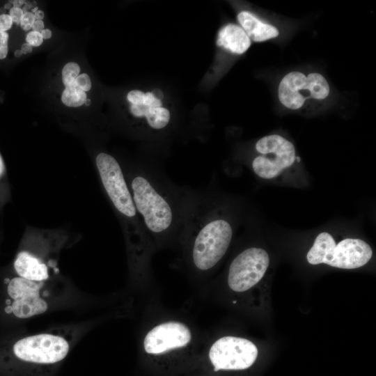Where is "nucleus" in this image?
I'll return each instance as SVG.
<instances>
[{"label": "nucleus", "mask_w": 376, "mask_h": 376, "mask_svg": "<svg viewBox=\"0 0 376 376\" xmlns=\"http://www.w3.org/2000/svg\"><path fill=\"white\" fill-rule=\"evenodd\" d=\"M130 185L132 199L152 243L178 241L191 188L179 186L155 164L134 170Z\"/></svg>", "instance_id": "1"}, {"label": "nucleus", "mask_w": 376, "mask_h": 376, "mask_svg": "<svg viewBox=\"0 0 376 376\" xmlns=\"http://www.w3.org/2000/svg\"><path fill=\"white\" fill-rule=\"evenodd\" d=\"M226 210L212 191L191 188L178 242L187 263L198 273L215 267L230 245L234 227Z\"/></svg>", "instance_id": "2"}, {"label": "nucleus", "mask_w": 376, "mask_h": 376, "mask_svg": "<svg viewBox=\"0 0 376 376\" xmlns=\"http://www.w3.org/2000/svg\"><path fill=\"white\" fill-rule=\"evenodd\" d=\"M373 256V250L365 241L358 238H346L337 244L327 232L316 237L306 254L311 265L327 264L340 269H352L363 267Z\"/></svg>", "instance_id": "3"}, {"label": "nucleus", "mask_w": 376, "mask_h": 376, "mask_svg": "<svg viewBox=\"0 0 376 376\" xmlns=\"http://www.w3.org/2000/svg\"><path fill=\"white\" fill-rule=\"evenodd\" d=\"M255 148L260 155L253 159L251 167L254 173L263 179L278 176L295 161L294 145L278 134L261 138L256 142Z\"/></svg>", "instance_id": "4"}, {"label": "nucleus", "mask_w": 376, "mask_h": 376, "mask_svg": "<svg viewBox=\"0 0 376 376\" xmlns=\"http://www.w3.org/2000/svg\"><path fill=\"white\" fill-rule=\"evenodd\" d=\"M329 94V84L319 73L306 76L300 72H291L281 79L278 88L280 102L290 109L301 108L306 100H323Z\"/></svg>", "instance_id": "5"}, {"label": "nucleus", "mask_w": 376, "mask_h": 376, "mask_svg": "<svg viewBox=\"0 0 376 376\" xmlns=\"http://www.w3.org/2000/svg\"><path fill=\"white\" fill-rule=\"evenodd\" d=\"M269 264L267 252L258 247H249L238 253L230 264L227 281L237 292L246 291L264 276Z\"/></svg>", "instance_id": "6"}, {"label": "nucleus", "mask_w": 376, "mask_h": 376, "mask_svg": "<svg viewBox=\"0 0 376 376\" xmlns=\"http://www.w3.org/2000/svg\"><path fill=\"white\" fill-rule=\"evenodd\" d=\"M258 349L248 339L227 336L217 340L209 351L214 370H240L251 367L258 357Z\"/></svg>", "instance_id": "7"}, {"label": "nucleus", "mask_w": 376, "mask_h": 376, "mask_svg": "<svg viewBox=\"0 0 376 376\" xmlns=\"http://www.w3.org/2000/svg\"><path fill=\"white\" fill-rule=\"evenodd\" d=\"M68 350L69 345L63 338L47 334L24 338L13 346L17 358L37 363L60 361L65 357Z\"/></svg>", "instance_id": "8"}, {"label": "nucleus", "mask_w": 376, "mask_h": 376, "mask_svg": "<svg viewBox=\"0 0 376 376\" xmlns=\"http://www.w3.org/2000/svg\"><path fill=\"white\" fill-rule=\"evenodd\" d=\"M189 328L180 322L170 321L151 329L143 340V347L149 354H160L187 346L191 340Z\"/></svg>", "instance_id": "9"}, {"label": "nucleus", "mask_w": 376, "mask_h": 376, "mask_svg": "<svg viewBox=\"0 0 376 376\" xmlns=\"http://www.w3.org/2000/svg\"><path fill=\"white\" fill-rule=\"evenodd\" d=\"M42 284L22 277L10 280L8 292L14 300L12 311L19 318H27L44 313L47 304L40 297V289Z\"/></svg>", "instance_id": "10"}, {"label": "nucleus", "mask_w": 376, "mask_h": 376, "mask_svg": "<svg viewBox=\"0 0 376 376\" xmlns=\"http://www.w3.org/2000/svg\"><path fill=\"white\" fill-rule=\"evenodd\" d=\"M217 45L232 53L242 54L249 48L251 40L242 28L230 24L219 31Z\"/></svg>", "instance_id": "11"}, {"label": "nucleus", "mask_w": 376, "mask_h": 376, "mask_svg": "<svg viewBox=\"0 0 376 376\" xmlns=\"http://www.w3.org/2000/svg\"><path fill=\"white\" fill-rule=\"evenodd\" d=\"M237 19L249 39L255 42L267 40L279 35L275 26L262 22L249 12H240Z\"/></svg>", "instance_id": "12"}, {"label": "nucleus", "mask_w": 376, "mask_h": 376, "mask_svg": "<svg viewBox=\"0 0 376 376\" xmlns=\"http://www.w3.org/2000/svg\"><path fill=\"white\" fill-rule=\"evenodd\" d=\"M14 267L22 278L36 282L48 279L47 266L28 252L22 251L17 255Z\"/></svg>", "instance_id": "13"}, {"label": "nucleus", "mask_w": 376, "mask_h": 376, "mask_svg": "<svg viewBox=\"0 0 376 376\" xmlns=\"http://www.w3.org/2000/svg\"><path fill=\"white\" fill-rule=\"evenodd\" d=\"M148 125L154 130H161L169 125L171 114L163 107H150L145 113Z\"/></svg>", "instance_id": "14"}, {"label": "nucleus", "mask_w": 376, "mask_h": 376, "mask_svg": "<svg viewBox=\"0 0 376 376\" xmlns=\"http://www.w3.org/2000/svg\"><path fill=\"white\" fill-rule=\"evenodd\" d=\"M86 99V92L79 88L75 83L65 86L61 96L63 103L72 107L81 106Z\"/></svg>", "instance_id": "15"}, {"label": "nucleus", "mask_w": 376, "mask_h": 376, "mask_svg": "<svg viewBox=\"0 0 376 376\" xmlns=\"http://www.w3.org/2000/svg\"><path fill=\"white\" fill-rule=\"evenodd\" d=\"M80 67L74 62L65 65L62 70V80L65 86L74 83L75 79L79 75Z\"/></svg>", "instance_id": "16"}, {"label": "nucleus", "mask_w": 376, "mask_h": 376, "mask_svg": "<svg viewBox=\"0 0 376 376\" xmlns=\"http://www.w3.org/2000/svg\"><path fill=\"white\" fill-rule=\"evenodd\" d=\"M75 84L84 92L88 91L91 86V81L89 76L83 73L79 75L74 81Z\"/></svg>", "instance_id": "17"}, {"label": "nucleus", "mask_w": 376, "mask_h": 376, "mask_svg": "<svg viewBox=\"0 0 376 376\" xmlns=\"http://www.w3.org/2000/svg\"><path fill=\"white\" fill-rule=\"evenodd\" d=\"M127 98L132 104H143L145 93L141 91L133 90L128 93Z\"/></svg>", "instance_id": "18"}, {"label": "nucleus", "mask_w": 376, "mask_h": 376, "mask_svg": "<svg viewBox=\"0 0 376 376\" xmlns=\"http://www.w3.org/2000/svg\"><path fill=\"white\" fill-rule=\"evenodd\" d=\"M26 41L32 47H38L42 43L43 38L40 33L32 31L26 35Z\"/></svg>", "instance_id": "19"}, {"label": "nucleus", "mask_w": 376, "mask_h": 376, "mask_svg": "<svg viewBox=\"0 0 376 376\" xmlns=\"http://www.w3.org/2000/svg\"><path fill=\"white\" fill-rule=\"evenodd\" d=\"M36 21L34 14L31 12L25 13L23 14L20 22V26L24 31H29L32 28V26Z\"/></svg>", "instance_id": "20"}, {"label": "nucleus", "mask_w": 376, "mask_h": 376, "mask_svg": "<svg viewBox=\"0 0 376 376\" xmlns=\"http://www.w3.org/2000/svg\"><path fill=\"white\" fill-rule=\"evenodd\" d=\"M8 38L7 32L0 33V59H3L7 56Z\"/></svg>", "instance_id": "21"}, {"label": "nucleus", "mask_w": 376, "mask_h": 376, "mask_svg": "<svg viewBox=\"0 0 376 376\" xmlns=\"http://www.w3.org/2000/svg\"><path fill=\"white\" fill-rule=\"evenodd\" d=\"M13 25V21L7 14L0 15V33L6 32L11 28Z\"/></svg>", "instance_id": "22"}, {"label": "nucleus", "mask_w": 376, "mask_h": 376, "mask_svg": "<svg viewBox=\"0 0 376 376\" xmlns=\"http://www.w3.org/2000/svg\"><path fill=\"white\" fill-rule=\"evenodd\" d=\"M149 108L144 104H132L130 111L136 117H143Z\"/></svg>", "instance_id": "23"}, {"label": "nucleus", "mask_w": 376, "mask_h": 376, "mask_svg": "<svg viewBox=\"0 0 376 376\" xmlns=\"http://www.w3.org/2000/svg\"><path fill=\"white\" fill-rule=\"evenodd\" d=\"M24 12L21 8L12 7L9 12V16L10 17L13 22L19 24Z\"/></svg>", "instance_id": "24"}, {"label": "nucleus", "mask_w": 376, "mask_h": 376, "mask_svg": "<svg viewBox=\"0 0 376 376\" xmlns=\"http://www.w3.org/2000/svg\"><path fill=\"white\" fill-rule=\"evenodd\" d=\"M45 25L42 20H36L32 26V29L33 31L41 33Z\"/></svg>", "instance_id": "25"}, {"label": "nucleus", "mask_w": 376, "mask_h": 376, "mask_svg": "<svg viewBox=\"0 0 376 376\" xmlns=\"http://www.w3.org/2000/svg\"><path fill=\"white\" fill-rule=\"evenodd\" d=\"M151 93L157 100H161L164 97L163 92L159 88L153 89Z\"/></svg>", "instance_id": "26"}, {"label": "nucleus", "mask_w": 376, "mask_h": 376, "mask_svg": "<svg viewBox=\"0 0 376 376\" xmlns=\"http://www.w3.org/2000/svg\"><path fill=\"white\" fill-rule=\"evenodd\" d=\"M33 47L27 42L24 43L21 47V52L22 54H28L32 52Z\"/></svg>", "instance_id": "27"}, {"label": "nucleus", "mask_w": 376, "mask_h": 376, "mask_svg": "<svg viewBox=\"0 0 376 376\" xmlns=\"http://www.w3.org/2000/svg\"><path fill=\"white\" fill-rule=\"evenodd\" d=\"M40 33L43 39H49L52 37V31L48 29H44Z\"/></svg>", "instance_id": "28"}, {"label": "nucleus", "mask_w": 376, "mask_h": 376, "mask_svg": "<svg viewBox=\"0 0 376 376\" xmlns=\"http://www.w3.org/2000/svg\"><path fill=\"white\" fill-rule=\"evenodd\" d=\"M34 16L36 20H42L45 17V14L42 10H38L34 13Z\"/></svg>", "instance_id": "29"}, {"label": "nucleus", "mask_w": 376, "mask_h": 376, "mask_svg": "<svg viewBox=\"0 0 376 376\" xmlns=\"http://www.w3.org/2000/svg\"><path fill=\"white\" fill-rule=\"evenodd\" d=\"M10 2H12L15 8H20L23 4L26 3V1L23 0L10 1Z\"/></svg>", "instance_id": "30"}, {"label": "nucleus", "mask_w": 376, "mask_h": 376, "mask_svg": "<svg viewBox=\"0 0 376 376\" xmlns=\"http://www.w3.org/2000/svg\"><path fill=\"white\" fill-rule=\"evenodd\" d=\"M22 9L24 13H25L31 12L32 8H31L29 3L26 2L25 5L24 6L23 8H22Z\"/></svg>", "instance_id": "31"}, {"label": "nucleus", "mask_w": 376, "mask_h": 376, "mask_svg": "<svg viewBox=\"0 0 376 376\" xmlns=\"http://www.w3.org/2000/svg\"><path fill=\"white\" fill-rule=\"evenodd\" d=\"M3 171H4V164H3V162L2 160V158H1V157L0 155V177L3 174Z\"/></svg>", "instance_id": "32"}, {"label": "nucleus", "mask_w": 376, "mask_h": 376, "mask_svg": "<svg viewBox=\"0 0 376 376\" xmlns=\"http://www.w3.org/2000/svg\"><path fill=\"white\" fill-rule=\"evenodd\" d=\"M22 55V53L21 52V49H16L15 52V56L16 57H20Z\"/></svg>", "instance_id": "33"}, {"label": "nucleus", "mask_w": 376, "mask_h": 376, "mask_svg": "<svg viewBox=\"0 0 376 376\" xmlns=\"http://www.w3.org/2000/svg\"><path fill=\"white\" fill-rule=\"evenodd\" d=\"M4 8H5V9H10H10L12 8V7H11V3H6L5 6H4Z\"/></svg>", "instance_id": "34"}, {"label": "nucleus", "mask_w": 376, "mask_h": 376, "mask_svg": "<svg viewBox=\"0 0 376 376\" xmlns=\"http://www.w3.org/2000/svg\"><path fill=\"white\" fill-rule=\"evenodd\" d=\"M37 10H38V8L36 6L31 9V13L34 14Z\"/></svg>", "instance_id": "35"}, {"label": "nucleus", "mask_w": 376, "mask_h": 376, "mask_svg": "<svg viewBox=\"0 0 376 376\" xmlns=\"http://www.w3.org/2000/svg\"><path fill=\"white\" fill-rule=\"evenodd\" d=\"M84 104L86 106H89L91 104V100L89 99H86L85 102H84Z\"/></svg>", "instance_id": "36"}, {"label": "nucleus", "mask_w": 376, "mask_h": 376, "mask_svg": "<svg viewBox=\"0 0 376 376\" xmlns=\"http://www.w3.org/2000/svg\"><path fill=\"white\" fill-rule=\"evenodd\" d=\"M0 13H1V15H2V14H6V13H5V8H1L0 9Z\"/></svg>", "instance_id": "37"}]
</instances>
